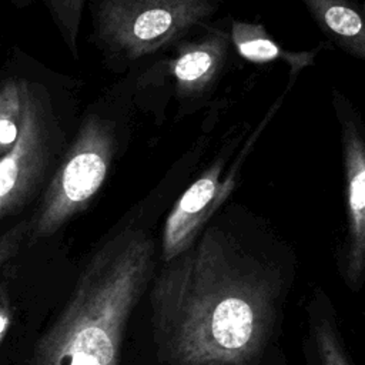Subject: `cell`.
Returning a JSON list of instances; mask_svg holds the SVG:
<instances>
[{"mask_svg":"<svg viewBox=\"0 0 365 365\" xmlns=\"http://www.w3.org/2000/svg\"><path fill=\"white\" fill-rule=\"evenodd\" d=\"M321 30L348 54L365 61V11L355 0H302Z\"/></svg>","mask_w":365,"mask_h":365,"instance_id":"9","label":"cell"},{"mask_svg":"<svg viewBox=\"0 0 365 365\" xmlns=\"http://www.w3.org/2000/svg\"><path fill=\"white\" fill-rule=\"evenodd\" d=\"M11 324V315H10V309L7 307L6 302L0 301V342L3 341L9 327Z\"/></svg>","mask_w":365,"mask_h":365,"instance_id":"15","label":"cell"},{"mask_svg":"<svg viewBox=\"0 0 365 365\" xmlns=\"http://www.w3.org/2000/svg\"><path fill=\"white\" fill-rule=\"evenodd\" d=\"M30 227L31 222H29L27 220L20 221L13 228L0 235V264L10 258L19 250L24 237L30 232Z\"/></svg>","mask_w":365,"mask_h":365,"instance_id":"14","label":"cell"},{"mask_svg":"<svg viewBox=\"0 0 365 365\" xmlns=\"http://www.w3.org/2000/svg\"><path fill=\"white\" fill-rule=\"evenodd\" d=\"M53 118L41 90L26 81L20 131L0 157V218L14 212L31 197L50 164Z\"/></svg>","mask_w":365,"mask_h":365,"instance_id":"5","label":"cell"},{"mask_svg":"<svg viewBox=\"0 0 365 365\" xmlns=\"http://www.w3.org/2000/svg\"><path fill=\"white\" fill-rule=\"evenodd\" d=\"M26 80H7L0 87V155L16 143L20 131Z\"/></svg>","mask_w":365,"mask_h":365,"instance_id":"11","label":"cell"},{"mask_svg":"<svg viewBox=\"0 0 365 365\" xmlns=\"http://www.w3.org/2000/svg\"><path fill=\"white\" fill-rule=\"evenodd\" d=\"M222 177V164L207 168L178 198L168 214L161 242L163 261L167 264L198 238L202 227L234 190V175Z\"/></svg>","mask_w":365,"mask_h":365,"instance_id":"6","label":"cell"},{"mask_svg":"<svg viewBox=\"0 0 365 365\" xmlns=\"http://www.w3.org/2000/svg\"><path fill=\"white\" fill-rule=\"evenodd\" d=\"M279 291L277 272L208 228L151 289L160 356L171 365H252L271 335Z\"/></svg>","mask_w":365,"mask_h":365,"instance_id":"1","label":"cell"},{"mask_svg":"<svg viewBox=\"0 0 365 365\" xmlns=\"http://www.w3.org/2000/svg\"><path fill=\"white\" fill-rule=\"evenodd\" d=\"M315 341L321 365H349L334 328L327 321L315 327Z\"/></svg>","mask_w":365,"mask_h":365,"instance_id":"13","label":"cell"},{"mask_svg":"<svg viewBox=\"0 0 365 365\" xmlns=\"http://www.w3.org/2000/svg\"><path fill=\"white\" fill-rule=\"evenodd\" d=\"M46 4L60 29L70 51L76 56L77 47V33L81 20V11L84 0H46Z\"/></svg>","mask_w":365,"mask_h":365,"instance_id":"12","label":"cell"},{"mask_svg":"<svg viewBox=\"0 0 365 365\" xmlns=\"http://www.w3.org/2000/svg\"><path fill=\"white\" fill-rule=\"evenodd\" d=\"M114 150L111 124L97 114L88 115L47 187L30 227L31 241L51 235L87 207L107 177Z\"/></svg>","mask_w":365,"mask_h":365,"instance_id":"4","label":"cell"},{"mask_svg":"<svg viewBox=\"0 0 365 365\" xmlns=\"http://www.w3.org/2000/svg\"><path fill=\"white\" fill-rule=\"evenodd\" d=\"M231 44L237 53L250 63H274L284 61L289 66L291 74L295 77L299 70L311 66L315 51H288L284 50L267 33L264 26L245 21H234L230 33Z\"/></svg>","mask_w":365,"mask_h":365,"instance_id":"10","label":"cell"},{"mask_svg":"<svg viewBox=\"0 0 365 365\" xmlns=\"http://www.w3.org/2000/svg\"><path fill=\"white\" fill-rule=\"evenodd\" d=\"M339 123L348 221L345 272L349 284L358 285L365 272V138L349 113L339 110Z\"/></svg>","mask_w":365,"mask_h":365,"instance_id":"7","label":"cell"},{"mask_svg":"<svg viewBox=\"0 0 365 365\" xmlns=\"http://www.w3.org/2000/svg\"><path fill=\"white\" fill-rule=\"evenodd\" d=\"M215 10L214 0H101L97 33L113 51L134 60L202 26Z\"/></svg>","mask_w":365,"mask_h":365,"instance_id":"3","label":"cell"},{"mask_svg":"<svg viewBox=\"0 0 365 365\" xmlns=\"http://www.w3.org/2000/svg\"><path fill=\"white\" fill-rule=\"evenodd\" d=\"M230 46V33L220 29L184 43L170 66L177 94L181 98H194L207 93L227 63Z\"/></svg>","mask_w":365,"mask_h":365,"instance_id":"8","label":"cell"},{"mask_svg":"<svg viewBox=\"0 0 365 365\" xmlns=\"http://www.w3.org/2000/svg\"><path fill=\"white\" fill-rule=\"evenodd\" d=\"M154 267V242L127 228L90 258L27 365H118L127 321Z\"/></svg>","mask_w":365,"mask_h":365,"instance_id":"2","label":"cell"}]
</instances>
